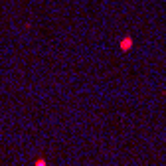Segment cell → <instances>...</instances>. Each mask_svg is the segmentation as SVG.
I'll list each match as a JSON object with an SVG mask.
<instances>
[{
    "label": "cell",
    "instance_id": "cell-1",
    "mask_svg": "<svg viewBox=\"0 0 166 166\" xmlns=\"http://www.w3.org/2000/svg\"><path fill=\"white\" fill-rule=\"evenodd\" d=\"M131 48H133V38H129V36H127V38H123V42H121V50H123V52H129Z\"/></svg>",
    "mask_w": 166,
    "mask_h": 166
},
{
    "label": "cell",
    "instance_id": "cell-2",
    "mask_svg": "<svg viewBox=\"0 0 166 166\" xmlns=\"http://www.w3.org/2000/svg\"><path fill=\"white\" fill-rule=\"evenodd\" d=\"M36 166H45V160H38V162H36Z\"/></svg>",
    "mask_w": 166,
    "mask_h": 166
}]
</instances>
